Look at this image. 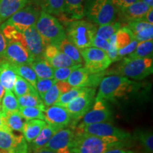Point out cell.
<instances>
[{
    "label": "cell",
    "instance_id": "1",
    "mask_svg": "<svg viewBox=\"0 0 153 153\" xmlns=\"http://www.w3.org/2000/svg\"><path fill=\"white\" fill-rule=\"evenodd\" d=\"M140 84L123 76L111 74L104 76L99 84L95 100L115 101L137 90Z\"/></svg>",
    "mask_w": 153,
    "mask_h": 153
},
{
    "label": "cell",
    "instance_id": "2",
    "mask_svg": "<svg viewBox=\"0 0 153 153\" xmlns=\"http://www.w3.org/2000/svg\"><path fill=\"white\" fill-rule=\"evenodd\" d=\"M123 146V143L116 137H100L85 133H75L70 153H104L110 149Z\"/></svg>",
    "mask_w": 153,
    "mask_h": 153
},
{
    "label": "cell",
    "instance_id": "3",
    "mask_svg": "<svg viewBox=\"0 0 153 153\" xmlns=\"http://www.w3.org/2000/svg\"><path fill=\"white\" fill-rule=\"evenodd\" d=\"M153 72L152 57L129 59L125 57L121 62L106 74H115L126 76L135 80H142L150 75Z\"/></svg>",
    "mask_w": 153,
    "mask_h": 153
},
{
    "label": "cell",
    "instance_id": "4",
    "mask_svg": "<svg viewBox=\"0 0 153 153\" xmlns=\"http://www.w3.org/2000/svg\"><path fill=\"white\" fill-rule=\"evenodd\" d=\"M36 28L44 45H57L66 38L65 30L57 17L41 11Z\"/></svg>",
    "mask_w": 153,
    "mask_h": 153
},
{
    "label": "cell",
    "instance_id": "5",
    "mask_svg": "<svg viewBox=\"0 0 153 153\" xmlns=\"http://www.w3.org/2000/svg\"><path fill=\"white\" fill-rule=\"evenodd\" d=\"M97 28L93 23L77 19L66 23L65 30L66 38L80 50L92 47Z\"/></svg>",
    "mask_w": 153,
    "mask_h": 153
},
{
    "label": "cell",
    "instance_id": "6",
    "mask_svg": "<svg viewBox=\"0 0 153 153\" xmlns=\"http://www.w3.org/2000/svg\"><path fill=\"white\" fill-rule=\"evenodd\" d=\"M85 16L93 24L102 26L116 22L117 9L111 0H89L85 7Z\"/></svg>",
    "mask_w": 153,
    "mask_h": 153
},
{
    "label": "cell",
    "instance_id": "7",
    "mask_svg": "<svg viewBox=\"0 0 153 153\" xmlns=\"http://www.w3.org/2000/svg\"><path fill=\"white\" fill-rule=\"evenodd\" d=\"M95 89L87 87L84 92L65 107L71 117L70 128H75L78 122L90 110L95 101Z\"/></svg>",
    "mask_w": 153,
    "mask_h": 153
},
{
    "label": "cell",
    "instance_id": "8",
    "mask_svg": "<svg viewBox=\"0 0 153 153\" xmlns=\"http://www.w3.org/2000/svg\"><path fill=\"white\" fill-rule=\"evenodd\" d=\"M82 59L85 61V68L90 73H98L106 70L111 61L106 52L95 47L80 49Z\"/></svg>",
    "mask_w": 153,
    "mask_h": 153
},
{
    "label": "cell",
    "instance_id": "9",
    "mask_svg": "<svg viewBox=\"0 0 153 153\" xmlns=\"http://www.w3.org/2000/svg\"><path fill=\"white\" fill-rule=\"evenodd\" d=\"M36 5H27L13 14L3 24L14 26L20 32L32 26H35L41 11Z\"/></svg>",
    "mask_w": 153,
    "mask_h": 153
},
{
    "label": "cell",
    "instance_id": "10",
    "mask_svg": "<svg viewBox=\"0 0 153 153\" xmlns=\"http://www.w3.org/2000/svg\"><path fill=\"white\" fill-rule=\"evenodd\" d=\"M112 114L109 107L104 100H95L90 110L82 118V120L76 125L74 130H80L86 126L98 123L111 121Z\"/></svg>",
    "mask_w": 153,
    "mask_h": 153
},
{
    "label": "cell",
    "instance_id": "11",
    "mask_svg": "<svg viewBox=\"0 0 153 153\" xmlns=\"http://www.w3.org/2000/svg\"><path fill=\"white\" fill-rule=\"evenodd\" d=\"M75 133H85L100 137H116L123 140L130 137V134L108 123H98L86 126L80 130H74Z\"/></svg>",
    "mask_w": 153,
    "mask_h": 153
},
{
    "label": "cell",
    "instance_id": "12",
    "mask_svg": "<svg viewBox=\"0 0 153 153\" xmlns=\"http://www.w3.org/2000/svg\"><path fill=\"white\" fill-rule=\"evenodd\" d=\"M75 137V133L70 128H62L51 137L44 148L55 153H70V148Z\"/></svg>",
    "mask_w": 153,
    "mask_h": 153
},
{
    "label": "cell",
    "instance_id": "13",
    "mask_svg": "<svg viewBox=\"0 0 153 153\" xmlns=\"http://www.w3.org/2000/svg\"><path fill=\"white\" fill-rule=\"evenodd\" d=\"M4 58L11 64L26 65H30L34 60V57L26 46L19 42L8 43Z\"/></svg>",
    "mask_w": 153,
    "mask_h": 153
},
{
    "label": "cell",
    "instance_id": "14",
    "mask_svg": "<svg viewBox=\"0 0 153 153\" xmlns=\"http://www.w3.org/2000/svg\"><path fill=\"white\" fill-rule=\"evenodd\" d=\"M24 37V45L34 59L43 58L45 45L36 26L26 28L22 32Z\"/></svg>",
    "mask_w": 153,
    "mask_h": 153
},
{
    "label": "cell",
    "instance_id": "15",
    "mask_svg": "<svg viewBox=\"0 0 153 153\" xmlns=\"http://www.w3.org/2000/svg\"><path fill=\"white\" fill-rule=\"evenodd\" d=\"M45 121L51 125L65 128L70 126L71 117L65 107L53 105L48 107L44 111Z\"/></svg>",
    "mask_w": 153,
    "mask_h": 153
},
{
    "label": "cell",
    "instance_id": "16",
    "mask_svg": "<svg viewBox=\"0 0 153 153\" xmlns=\"http://www.w3.org/2000/svg\"><path fill=\"white\" fill-rule=\"evenodd\" d=\"M43 58L54 69L69 68L77 65L62 53L58 47L54 45H48L45 46Z\"/></svg>",
    "mask_w": 153,
    "mask_h": 153
},
{
    "label": "cell",
    "instance_id": "17",
    "mask_svg": "<svg viewBox=\"0 0 153 153\" xmlns=\"http://www.w3.org/2000/svg\"><path fill=\"white\" fill-rule=\"evenodd\" d=\"M151 7L141 0L133 3V4L117 11L120 19L126 23L132 21L141 20Z\"/></svg>",
    "mask_w": 153,
    "mask_h": 153
},
{
    "label": "cell",
    "instance_id": "18",
    "mask_svg": "<svg viewBox=\"0 0 153 153\" xmlns=\"http://www.w3.org/2000/svg\"><path fill=\"white\" fill-rule=\"evenodd\" d=\"M85 16V0H65V12L59 16L62 22L82 19Z\"/></svg>",
    "mask_w": 153,
    "mask_h": 153
},
{
    "label": "cell",
    "instance_id": "19",
    "mask_svg": "<svg viewBox=\"0 0 153 153\" xmlns=\"http://www.w3.org/2000/svg\"><path fill=\"white\" fill-rule=\"evenodd\" d=\"M30 3V0H0V25Z\"/></svg>",
    "mask_w": 153,
    "mask_h": 153
},
{
    "label": "cell",
    "instance_id": "20",
    "mask_svg": "<svg viewBox=\"0 0 153 153\" xmlns=\"http://www.w3.org/2000/svg\"><path fill=\"white\" fill-rule=\"evenodd\" d=\"M16 73L12 64L3 58L0 60V83L5 90L12 91L16 81Z\"/></svg>",
    "mask_w": 153,
    "mask_h": 153
},
{
    "label": "cell",
    "instance_id": "21",
    "mask_svg": "<svg viewBox=\"0 0 153 153\" xmlns=\"http://www.w3.org/2000/svg\"><path fill=\"white\" fill-rule=\"evenodd\" d=\"M60 129L62 128L47 123V125L41 130V131L38 134V136L34 139L33 142L30 143L29 150H30L33 152L38 149L43 148L49 142L50 140L55 135V133L60 131Z\"/></svg>",
    "mask_w": 153,
    "mask_h": 153
},
{
    "label": "cell",
    "instance_id": "22",
    "mask_svg": "<svg viewBox=\"0 0 153 153\" xmlns=\"http://www.w3.org/2000/svg\"><path fill=\"white\" fill-rule=\"evenodd\" d=\"M46 125L47 123L43 120L33 119L26 120L22 133L24 134L25 140L29 143L33 142L41 130Z\"/></svg>",
    "mask_w": 153,
    "mask_h": 153
},
{
    "label": "cell",
    "instance_id": "23",
    "mask_svg": "<svg viewBox=\"0 0 153 153\" xmlns=\"http://www.w3.org/2000/svg\"><path fill=\"white\" fill-rule=\"evenodd\" d=\"M30 67L40 79H54L53 71L54 68L44 58L34 59L30 64Z\"/></svg>",
    "mask_w": 153,
    "mask_h": 153
},
{
    "label": "cell",
    "instance_id": "24",
    "mask_svg": "<svg viewBox=\"0 0 153 153\" xmlns=\"http://www.w3.org/2000/svg\"><path fill=\"white\" fill-rule=\"evenodd\" d=\"M23 135H16L9 129L0 130V150L9 152L16 146Z\"/></svg>",
    "mask_w": 153,
    "mask_h": 153
},
{
    "label": "cell",
    "instance_id": "25",
    "mask_svg": "<svg viewBox=\"0 0 153 153\" xmlns=\"http://www.w3.org/2000/svg\"><path fill=\"white\" fill-rule=\"evenodd\" d=\"M58 48L64 53L67 56L77 65H82L83 59L80 53V51L73 43H72L68 38H65L57 45Z\"/></svg>",
    "mask_w": 153,
    "mask_h": 153
},
{
    "label": "cell",
    "instance_id": "26",
    "mask_svg": "<svg viewBox=\"0 0 153 153\" xmlns=\"http://www.w3.org/2000/svg\"><path fill=\"white\" fill-rule=\"evenodd\" d=\"M89 74L90 72L82 66L72 72L67 82L72 87H85Z\"/></svg>",
    "mask_w": 153,
    "mask_h": 153
},
{
    "label": "cell",
    "instance_id": "27",
    "mask_svg": "<svg viewBox=\"0 0 153 153\" xmlns=\"http://www.w3.org/2000/svg\"><path fill=\"white\" fill-rule=\"evenodd\" d=\"M153 54V40L148 41L139 42L133 53L128 55L127 58H145L152 57Z\"/></svg>",
    "mask_w": 153,
    "mask_h": 153
},
{
    "label": "cell",
    "instance_id": "28",
    "mask_svg": "<svg viewBox=\"0 0 153 153\" xmlns=\"http://www.w3.org/2000/svg\"><path fill=\"white\" fill-rule=\"evenodd\" d=\"M17 100L20 107H36L43 112L46 109L38 94H28L22 96L17 97Z\"/></svg>",
    "mask_w": 153,
    "mask_h": 153
},
{
    "label": "cell",
    "instance_id": "29",
    "mask_svg": "<svg viewBox=\"0 0 153 153\" xmlns=\"http://www.w3.org/2000/svg\"><path fill=\"white\" fill-rule=\"evenodd\" d=\"M1 111L4 114L19 111V106L18 100L12 91L5 90V93L1 99Z\"/></svg>",
    "mask_w": 153,
    "mask_h": 153
},
{
    "label": "cell",
    "instance_id": "30",
    "mask_svg": "<svg viewBox=\"0 0 153 153\" xmlns=\"http://www.w3.org/2000/svg\"><path fill=\"white\" fill-rule=\"evenodd\" d=\"M12 66L17 75L22 76V78L26 79L36 89V85L38 77L35 72L31 68V67L30 65H26L14 64H12Z\"/></svg>",
    "mask_w": 153,
    "mask_h": 153
},
{
    "label": "cell",
    "instance_id": "31",
    "mask_svg": "<svg viewBox=\"0 0 153 153\" xmlns=\"http://www.w3.org/2000/svg\"><path fill=\"white\" fill-rule=\"evenodd\" d=\"M5 120L6 124L10 131L23 133L25 121L19 111L5 114Z\"/></svg>",
    "mask_w": 153,
    "mask_h": 153
},
{
    "label": "cell",
    "instance_id": "32",
    "mask_svg": "<svg viewBox=\"0 0 153 153\" xmlns=\"http://www.w3.org/2000/svg\"><path fill=\"white\" fill-rule=\"evenodd\" d=\"M13 90L14 91L15 96L17 97L28 94H38L36 89L29 82L19 75H16Z\"/></svg>",
    "mask_w": 153,
    "mask_h": 153
},
{
    "label": "cell",
    "instance_id": "33",
    "mask_svg": "<svg viewBox=\"0 0 153 153\" xmlns=\"http://www.w3.org/2000/svg\"><path fill=\"white\" fill-rule=\"evenodd\" d=\"M116 44L118 50L123 48L128 45L134 40L131 30L127 26H122L115 34Z\"/></svg>",
    "mask_w": 153,
    "mask_h": 153
},
{
    "label": "cell",
    "instance_id": "34",
    "mask_svg": "<svg viewBox=\"0 0 153 153\" xmlns=\"http://www.w3.org/2000/svg\"><path fill=\"white\" fill-rule=\"evenodd\" d=\"M0 29H1L4 36L7 39L8 43H10V42H19L25 46L22 33L19 31V30H17L16 28H14V26L4 24L2 23L0 25Z\"/></svg>",
    "mask_w": 153,
    "mask_h": 153
},
{
    "label": "cell",
    "instance_id": "35",
    "mask_svg": "<svg viewBox=\"0 0 153 153\" xmlns=\"http://www.w3.org/2000/svg\"><path fill=\"white\" fill-rule=\"evenodd\" d=\"M41 10L53 16H60L65 12V0H45Z\"/></svg>",
    "mask_w": 153,
    "mask_h": 153
},
{
    "label": "cell",
    "instance_id": "36",
    "mask_svg": "<svg viewBox=\"0 0 153 153\" xmlns=\"http://www.w3.org/2000/svg\"><path fill=\"white\" fill-rule=\"evenodd\" d=\"M122 26H123L121 23L118 22L99 26L98 28H97L96 36L108 41L110 38L114 36Z\"/></svg>",
    "mask_w": 153,
    "mask_h": 153
},
{
    "label": "cell",
    "instance_id": "37",
    "mask_svg": "<svg viewBox=\"0 0 153 153\" xmlns=\"http://www.w3.org/2000/svg\"><path fill=\"white\" fill-rule=\"evenodd\" d=\"M87 87H72L70 91L62 94L57 99L55 105L65 107L70 101L77 97L82 92H84Z\"/></svg>",
    "mask_w": 153,
    "mask_h": 153
},
{
    "label": "cell",
    "instance_id": "38",
    "mask_svg": "<svg viewBox=\"0 0 153 153\" xmlns=\"http://www.w3.org/2000/svg\"><path fill=\"white\" fill-rule=\"evenodd\" d=\"M19 112L22 118H25L26 120L33 119L45 120L43 111L36 107H20Z\"/></svg>",
    "mask_w": 153,
    "mask_h": 153
},
{
    "label": "cell",
    "instance_id": "39",
    "mask_svg": "<svg viewBox=\"0 0 153 153\" xmlns=\"http://www.w3.org/2000/svg\"><path fill=\"white\" fill-rule=\"evenodd\" d=\"M62 95L60 89H58L56 83L46 93L41 97V100L43 101L45 108L50 107L55 104L57 99Z\"/></svg>",
    "mask_w": 153,
    "mask_h": 153
},
{
    "label": "cell",
    "instance_id": "40",
    "mask_svg": "<svg viewBox=\"0 0 153 153\" xmlns=\"http://www.w3.org/2000/svg\"><path fill=\"white\" fill-rule=\"evenodd\" d=\"M82 65H76L72 67H69V68H55L53 71V76L54 79L57 82L60 81H67L68 79L69 76L76 69L82 67Z\"/></svg>",
    "mask_w": 153,
    "mask_h": 153
},
{
    "label": "cell",
    "instance_id": "41",
    "mask_svg": "<svg viewBox=\"0 0 153 153\" xmlns=\"http://www.w3.org/2000/svg\"><path fill=\"white\" fill-rule=\"evenodd\" d=\"M56 82L57 81L55 79H40V78H38L36 85V89L41 99Z\"/></svg>",
    "mask_w": 153,
    "mask_h": 153
},
{
    "label": "cell",
    "instance_id": "42",
    "mask_svg": "<svg viewBox=\"0 0 153 153\" xmlns=\"http://www.w3.org/2000/svg\"><path fill=\"white\" fill-rule=\"evenodd\" d=\"M140 141L142 143L143 148L148 153H152L153 135L150 131L142 132L138 135Z\"/></svg>",
    "mask_w": 153,
    "mask_h": 153
},
{
    "label": "cell",
    "instance_id": "43",
    "mask_svg": "<svg viewBox=\"0 0 153 153\" xmlns=\"http://www.w3.org/2000/svg\"><path fill=\"white\" fill-rule=\"evenodd\" d=\"M134 39L138 42L148 41L152 40L153 38V26L145 28L138 32V33L133 34Z\"/></svg>",
    "mask_w": 153,
    "mask_h": 153
},
{
    "label": "cell",
    "instance_id": "44",
    "mask_svg": "<svg viewBox=\"0 0 153 153\" xmlns=\"http://www.w3.org/2000/svg\"><path fill=\"white\" fill-rule=\"evenodd\" d=\"M138 43H139L138 41L134 39L128 45H127L126 47L123 48L118 50V57H120V60H121L123 57H127L128 55L131 54V53H133L134 50H135V48H136L137 45L138 44Z\"/></svg>",
    "mask_w": 153,
    "mask_h": 153
},
{
    "label": "cell",
    "instance_id": "45",
    "mask_svg": "<svg viewBox=\"0 0 153 153\" xmlns=\"http://www.w3.org/2000/svg\"><path fill=\"white\" fill-rule=\"evenodd\" d=\"M92 47L97 48H99L102 50V51H105V52H106L108 50V48H109L110 44L108 40H105L104 38H101L100 37L95 36L93 41Z\"/></svg>",
    "mask_w": 153,
    "mask_h": 153
},
{
    "label": "cell",
    "instance_id": "46",
    "mask_svg": "<svg viewBox=\"0 0 153 153\" xmlns=\"http://www.w3.org/2000/svg\"><path fill=\"white\" fill-rule=\"evenodd\" d=\"M137 1L139 0H111L113 4L117 9V11L126 8Z\"/></svg>",
    "mask_w": 153,
    "mask_h": 153
},
{
    "label": "cell",
    "instance_id": "47",
    "mask_svg": "<svg viewBox=\"0 0 153 153\" xmlns=\"http://www.w3.org/2000/svg\"><path fill=\"white\" fill-rule=\"evenodd\" d=\"M7 44H8V42H7V39L4 36L2 32L0 29V60L3 59L4 57V53Z\"/></svg>",
    "mask_w": 153,
    "mask_h": 153
},
{
    "label": "cell",
    "instance_id": "48",
    "mask_svg": "<svg viewBox=\"0 0 153 153\" xmlns=\"http://www.w3.org/2000/svg\"><path fill=\"white\" fill-rule=\"evenodd\" d=\"M56 85L58 87V89H60L61 94H64L67 92V91H70L72 89V87L71 85H70L68 84V82L67 81H60L56 82Z\"/></svg>",
    "mask_w": 153,
    "mask_h": 153
},
{
    "label": "cell",
    "instance_id": "49",
    "mask_svg": "<svg viewBox=\"0 0 153 153\" xmlns=\"http://www.w3.org/2000/svg\"><path fill=\"white\" fill-rule=\"evenodd\" d=\"M141 20L144 21L145 22H148L149 24H153V7L150 8Z\"/></svg>",
    "mask_w": 153,
    "mask_h": 153
},
{
    "label": "cell",
    "instance_id": "50",
    "mask_svg": "<svg viewBox=\"0 0 153 153\" xmlns=\"http://www.w3.org/2000/svg\"><path fill=\"white\" fill-rule=\"evenodd\" d=\"M1 129H9L6 124L5 114H4L1 111H0V130Z\"/></svg>",
    "mask_w": 153,
    "mask_h": 153
},
{
    "label": "cell",
    "instance_id": "51",
    "mask_svg": "<svg viewBox=\"0 0 153 153\" xmlns=\"http://www.w3.org/2000/svg\"><path fill=\"white\" fill-rule=\"evenodd\" d=\"M104 153H133L131 151H127L120 148H115L107 150Z\"/></svg>",
    "mask_w": 153,
    "mask_h": 153
},
{
    "label": "cell",
    "instance_id": "52",
    "mask_svg": "<svg viewBox=\"0 0 153 153\" xmlns=\"http://www.w3.org/2000/svg\"><path fill=\"white\" fill-rule=\"evenodd\" d=\"M45 0H30V3H32L33 4L37 6V7L41 9L43 7L44 4H45Z\"/></svg>",
    "mask_w": 153,
    "mask_h": 153
},
{
    "label": "cell",
    "instance_id": "53",
    "mask_svg": "<svg viewBox=\"0 0 153 153\" xmlns=\"http://www.w3.org/2000/svg\"><path fill=\"white\" fill-rule=\"evenodd\" d=\"M33 153H55V152H53V151L48 150V149L42 148L38 149V150H36L35 151H33Z\"/></svg>",
    "mask_w": 153,
    "mask_h": 153
},
{
    "label": "cell",
    "instance_id": "54",
    "mask_svg": "<svg viewBox=\"0 0 153 153\" xmlns=\"http://www.w3.org/2000/svg\"><path fill=\"white\" fill-rule=\"evenodd\" d=\"M4 93H5L4 88L3 87V86L1 85V83H0V103H1V99H2V98H3Z\"/></svg>",
    "mask_w": 153,
    "mask_h": 153
},
{
    "label": "cell",
    "instance_id": "55",
    "mask_svg": "<svg viewBox=\"0 0 153 153\" xmlns=\"http://www.w3.org/2000/svg\"><path fill=\"white\" fill-rule=\"evenodd\" d=\"M146 4H148L150 7H153V0H141Z\"/></svg>",
    "mask_w": 153,
    "mask_h": 153
},
{
    "label": "cell",
    "instance_id": "56",
    "mask_svg": "<svg viewBox=\"0 0 153 153\" xmlns=\"http://www.w3.org/2000/svg\"><path fill=\"white\" fill-rule=\"evenodd\" d=\"M0 153H8L7 151L3 150H0Z\"/></svg>",
    "mask_w": 153,
    "mask_h": 153
},
{
    "label": "cell",
    "instance_id": "57",
    "mask_svg": "<svg viewBox=\"0 0 153 153\" xmlns=\"http://www.w3.org/2000/svg\"><path fill=\"white\" fill-rule=\"evenodd\" d=\"M1 111V103H0V111Z\"/></svg>",
    "mask_w": 153,
    "mask_h": 153
}]
</instances>
